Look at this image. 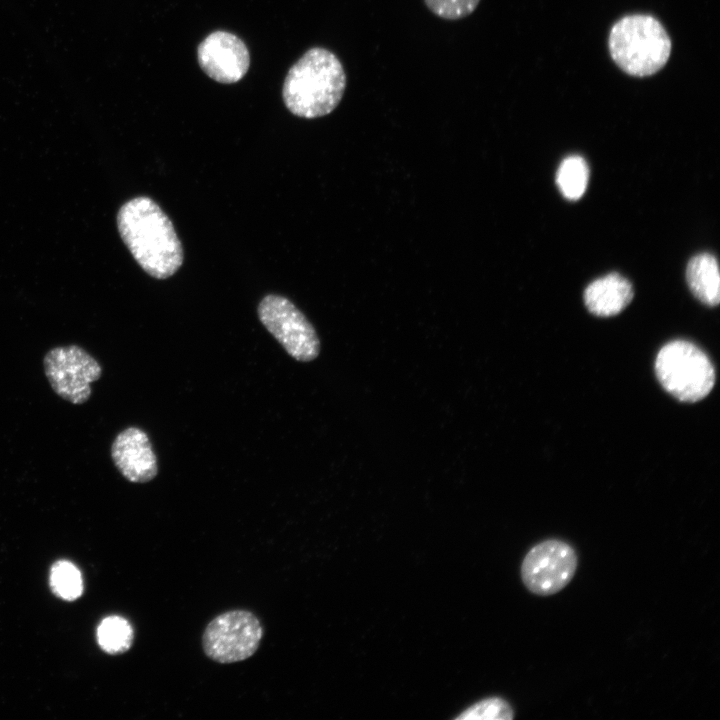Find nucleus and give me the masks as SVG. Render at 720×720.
<instances>
[{
	"label": "nucleus",
	"instance_id": "5",
	"mask_svg": "<svg viewBox=\"0 0 720 720\" xmlns=\"http://www.w3.org/2000/svg\"><path fill=\"white\" fill-rule=\"evenodd\" d=\"M263 627L251 611L235 609L214 617L205 627V655L220 664L237 663L252 657L259 648Z\"/></svg>",
	"mask_w": 720,
	"mask_h": 720
},
{
	"label": "nucleus",
	"instance_id": "17",
	"mask_svg": "<svg viewBox=\"0 0 720 720\" xmlns=\"http://www.w3.org/2000/svg\"><path fill=\"white\" fill-rule=\"evenodd\" d=\"M480 0H424L426 7L445 20H459L472 14Z\"/></svg>",
	"mask_w": 720,
	"mask_h": 720
},
{
	"label": "nucleus",
	"instance_id": "10",
	"mask_svg": "<svg viewBox=\"0 0 720 720\" xmlns=\"http://www.w3.org/2000/svg\"><path fill=\"white\" fill-rule=\"evenodd\" d=\"M111 458L121 475L132 483H147L158 473L157 457L147 433L138 427L119 432L111 445Z\"/></svg>",
	"mask_w": 720,
	"mask_h": 720
},
{
	"label": "nucleus",
	"instance_id": "15",
	"mask_svg": "<svg viewBox=\"0 0 720 720\" xmlns=\"http://www.w3.org/2000/svg\"><path fill=\"white\" fill-rule=\"evenodd\" d=\"M50 587L53 593L66 601L79 598L83 592V580L79 569L71 562H55L50 571Z\"/></svg>",
	"mask_w": 720,
	"mask_h": 720
},
{
	"label": "nucleus",
	"instance_id": "12",
	"mask_svg": "<svg viewBox=\"0 0 720 720\" xmlns=\"http://www.w3.org/2000/svg\"><path fill=\"white\" fill-rule=\"evenodd\" d=\"M686 279L691 292L702 303L709 306L719 303V267L713 255L701 253L692 257L687 265Z\"/></svg>",
	"mask_w": 720,
	"mask_h": 720
},
{
	"label": "nucleus",
	"instance_id": "4",
	"mask_svg": "<svg viewBox=\"0 0 720 720\" xmlns=\"http://www.w3.org/2000/svg\"><path fill=\"white\" fill-rule=\"evenodd\" d=\"M655 372L662 387L683 402L703 399L715 383V370L708 356L685 340L671 341L659 350Z\"/></svg>",
	"mask_w": 720,
	"mask_h": 720
},
{
	"label": "nucleus",
	"instance_id": "11",
	"mask_svg": "<svg viewBox=\"0 0 720 720\" xmlns=\"http://www.w3.org/2000/svg\"><path fill=\"white\" fill-rule=\"evenodd\" d=\"M631 283L618 273H611L590 283L584 292L587 309L600 317L620 313L632 300Z\"/></svg>",
	"mask_w": 720,
	"mask_h": 720
},
{
	"label": "nucleus",
	"instance_id": "3",
	"mask_svg": "<svg viewBox=\"0 0 720 720\" xmlns=\"http://www.w3.org/2000/svg\"><path fill=\"white\" fill-rule=\"evenodd\" d=\"M608 42L617 66L635 77L657 73L671 53V40L665 28L647 14H632L619 19L610 30Z\"/></svg>",
	"mask_w": 720,
	"mask_h": 720
},
{
	"label": "nucleus",
	"instance_id": "9",
	"mask_svg": "<svg viewBox=\"0 0 720 720\" xmlns=\"http://www.w3.org/2000/svg\"><path fill=\"white\" fill-rule=\"evenodd\" d=\"M197 57L201 69L213 80L224 84L241 80L250 64L246 44L226 31L209 34L199 44Z\"/></svg>",
	"mask_w": 720,
	"mask_h": 720
},
{
	"label": "nucleus",
	"instance_id": "7",
	"mask_svg": "<svg viewBox=\"0 0 720 720\" xmlns=\"http://www.w3.org/2000/svg\"><path fill=\"white\" fill-rule=\"evenodd\" d=\"M45 375L53 391L72 404H83L91 396V383L102 375L100 363L78 345L57 346L44 356Z\"/></svg>",
	"mask_w": 720,
	"mask_h": 720
},
{
	"label": "nucleus",
	"instance_id": "6",
	"mask_svg": "<svg viewBox=\"0 0 720 720\" xmlns=\"http://www.w3.org/2000/svg\"><path fill=\"white\" fill-rule=\"evenodd\" d=\"M264 327L295 360L309 362L320 352V340L307 317L288 298L266 295L258 305Z\"/></svg>",
	"mask_w": 720,
	"mask_h": 720
},
{
	"label": "nucleus",
	"instance_id": "16",
	"mask_svg": "<svg viewBox=\"0 0 720 720\" xmlns=\"http://www.w3.org/2000/svg\"><path fill=\"white\" fill-rule=\"evenodd\" d=\"M514 711L510 704L500 697L481 700L463 711L456 719L460 720H510Z\"/></svg>",
	"mask_w": 720,
	"mask_h": 720
},
{
	"label": "nucleus",
	"instance_id": "8",
	"mask_svg": "<svg viewBox=\"0 0 720 720\" xmlns=\"http://www.w3.org/2000/svg\"><path fill=\"white\" fill-rule=\"evenodd\" d=\"M574 548L560 539H547L533 546L521 564V578L533 594L549 596L560 592L577 569Z\"/></svg>",
	"mask_w": 720,
	"mask_h": 720
},
{
	"label": "nucleus",
	"instance_id": "14",
	"mask_svg": "<svg viewBox=\"0 0 720 720\" xmlns=\"http://www.w3.org/2000/svg\"><path fill=\"white\" fill-rule=\"evenodd\" d=\"M588 179V165L585 159L578 155L566 157L556 173L557 186L562 195L569 200H577L584 194Z\"/></svg>",
	"mask_w": 720,
	"mask_h": 720
},
{
	"label": "nucleus",
	"instance_id": "1",
	"mask_svg": "<svg viewBox=\"0 0 720 720\" xmlns=\"http://www.w3.org/2000/svg\"><path fill=\"white\" fill-rule=\"evenodd\" d=\"M117 225L128 250L150 276L166 279L181 267L183 249L173 223L151 198L139 196L124 203Z\"/></svg>",
	"mask_w": 720,
	"mask_h": 720
},
{
	"label": "nucleus",
	"instance_id": "2",
	"mask_svg": "<svg viewBox=\"0 0 720 720\" xmlns=\"http://www.w3.org/2000/svg\"><path fill=\"white\" fill-rule=\"evenodd\" d=\"M346 84L339 58L326 48L313 47L289 69L282 97L287 109L298 117H323L341 102Z\"/></svg>",
	"mask_w": 720,
	"mask_h": 720
},
{
	"label": "nucleus",
	"instance_id": "13",
	"mask_svg": "<svg viewBox=\"0 0 720 720\" xmlns=\"http://www.w3.org/2000/svg\"><path fill=\"white\" fill-rule=\"evenodd\" d=\"M97 641L104 652L111 655L123 654L133 644L134 631L125 618L117 615L108 616L97 628Z\"/></svg>",
	"mask_w": 720,
	"mask_h": 720
}]
</instances>
